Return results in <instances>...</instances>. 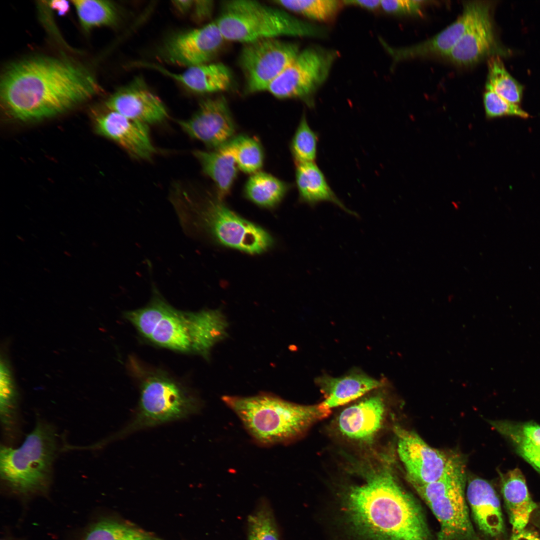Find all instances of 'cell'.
I'll use <instances>...</instances> for the list:
<instances>
[{
    "instance_id": "obj_39",
    "label": "cell",
    "mask_w": 540,
    "mask_h": 540,
    "mask_svg": "<svg viewBox=\"0 0 540 540\" xmlns=\"http://www.w3.org/2000/svg\"><path fill=\"white\" fill-rule=\"evenodd\" d=\"M344 4L353 6L363 9L374 11L380 8V0H342Z\"/></svg>"
},
{
    "instance_id": "obj_6",
    "label": "cell",
    "mask_w": 540,
    "mask_h": 540,
    "mask_svg": "<svg viewBox=\"0 0 540 540\" xmlns=\"http://www.w3.org/2000/svg\"><path fill=\"white\" fill-rule=\"evenodd\" d=\"M466 480L463 461L452 456L440 478L425 485L412 486L440 524L437 540H481L470 517L465 494Z\"/></svg>"
},
{
    "instance_id": "obj_8",
    "label": "cell",
    "mask_w": 540,
    "mask_h": 540,
    "mask_svg": "<svg viewBox=\"0 0 540 540\" xmlns=\"http://www.w3.org/2000/svg\"><path fill=\"white\" fill-rule=\"evenodd\" d=\"M339 56L336 50L318 45L305 48L266 91L276 98L299 99L312 107L313 96L328 80Z\"/></svg>"
},
{
    "instance_id": "obj_29",
    "label": "cell",
    "mask_w": 540,
    "mask_h": 540,
    "mask_svg": "<svg viewBox=\"0 0 540 540\" xmlns=\"http://www.w3.org/2000/svg\"><path fill=\"white\" fill-rule=\"evenodd\" d=\"M273 2L288 11L320 22L334 19L343 4L337 0H279Z\"/></svg>"
},
{
    "instance_id": "obj_33",
    "label": "cell",
    "mask_w": 540,
    "mask_h": 540,
    "mask_svg": "<svg viewBox=\"0 0 540 540\" xmlns=\"http://www.w3.org/2000/svg\"><path fill=\"white\" fill-rule=\"evenodd\" d=\"M230 140L238 168L248 174L258 172L264 161L263 150L258 141L244 135L233 138Z\"/></svg>"
},
{
    "instance_id": "obj_34",
    "label": "cell",
    "mask_w": 540,
    "mask_h": 540,
    "mask_svg": "<svg viewBox=\"0 0 540 540\" xmlns=\"http://www.w3.org/2000/svg\"><path fill=\"white\" fill-rule=\"evenodd\" d=\"M18 396L10 372L4 364L0 366V416L4 430L13 428L17 416Z\"/></svg>"
},
{
    "instance_id": "obj_7",
    "label": "cell",
    "mask_w": 540,
    "mask_h": 540,
    "mask_svg": "<svg viewBox=\"0 0 540 540\" xmlns=\"http://www.w3.org/2000/svg\"><path fill=\"white\" fill-rule=\"evenodd\" d=\"M199 408L198 400L180 384L163 374H149L141 383L138 406L132 420L108 440L185 418Z\"/></svg>"
},
{
    "instance_id": "obj_10",
    "label": "cell",
    "mask_w": 540,
    "mask_h": 540,
    "mask_svg": "<svg viewBox=\"0 0 540 540\" xmlns=\"http://www.w3.org/2000/svg\"><path fill=\"white\" fill-rule=\"evenodd\" d=\"M300 51L297 44L280 38L244 44L238 62L244 75L246 92L253 94L266 91Z\"/></svg>"
},
{
    "instance_id": "obj_24",
    "label": "cell",
    "mask_w": 540,
    "mask_h": 540,
    "mask_svg": "<svg viewBox=\"0 0 540 540\" xmlns=\"http://www.w3.org/2000/svg\"><path fill=\"white\" fill-rule=\"evenodd\" d=\"M296 165V182L300 202L312 208L322 202H330L350 214L358 216L337 196L323 172L314 162Z\"/></svg>"
},
{
    "instance_id": "obj_15",
    "label": "cell",
    "mask_w": 540,
    "mask_h": 540,
    "mask_svg": "<svg viewBox=\"0 0 540 540\" xmlns=\"http://www.w3.org/2000/svg\"><path fill=\"white\" fill-rule=\"evenodd\" d=\"M97 132L119 144L132 157L148 160L155 152L148 126L109 110L96 118Z\"/></svg>"
},
{
    "instance_id": "obj_2",
    "label": "cell",
    "mask_w": 540,
    "mask_h": 540,
    "mask_svg": "<svg viewBox=\"0 0 540 540\" xmlns=\"http://www.w3.org/2000/svg\"><path fill=\"white\" fill-rule=\"evenodd\" d=\"M100 91L96 80L83 66L52 56H32L13 62L0 80L4 111L22 121L57 115Z\"/></svg>"
},
{
    "instance_id": "obj_44",
    "label": "cell",
    "mask_w": 540,
    "mask_h": 540,
    "mask_svg": "<svg viewBox=\"0 0 540 540\" xmlns=\"http://www.w3.org/2000/svg\"></svg>"
},
{
    "instance_id": "obj_35",
    "label": "cell",
    "mask_w": 540,
    "mask_h": 540,
    "mask_svg": "<svg viewBox=\"0 0 540 540\" xmlns=\"http://www.w3.org/2000/svg\"><path fill=\"white\" fill-rule=\"evenodd\" d=\"M248 524V540H278L274 517L268 508L250 516Z\"/></svg>"
},
{
    "instance_id": "obj_40",
    "label": "cell",
    "mask_w": 540,
    "mask_h": 540,
    "mask_svg": "<svg viewBox=\"0 0 540 540\" xmlns=\"http://www.w3.org/2000/svg\"><path fill=\"white\" fill-rule=\"evenodd\" d=\"M510 540H540V537L535 532L524 529L519 532L512 533Z\"/></svg>"
},
{
    "instance_id": "obj_37",
    "label": "cell",
    "mask_w": 540,
    "mask_h": 540,
    "mask_svg": "<svg viewBox=\"0 0 540 540\" xmlns=\"http://www.w3.org/2000/svg\"><path fill=\"white\" fill-rule=\"evenodd\" d=\"M422 2L414 0H382L380 8L392 14H418L421 12Z\"/></svg>"
},
{
    "instance_id": "obj_43",
    "label": "cell",
    "mask_w": 540,
    "mask_h": 540,
    "mask_svg": "<svg viewBox=\"0 0 540 540\" xmlns=\"http://www.w3.org/2000/svg\"><path fill=\"white\" fill-rule=\"evenodd\" d=\"M532 514L534 524L540 528V504H538Z\"/></svg>"
},
{
    "instance_id": "obj_9",
    "label": "cell",
    "mask_w": 540,
    "mask_h": 540,
    "mask_svg": "<svg viewBox=\"0 0 540 540\" xmlns=\"http://www.w3.org/2000/svg\"><path fill=\"white\" fill-rule=\"evenodd\" d=\"M174 204L176 211L196 212L204 226L225 246L253 254L265 251L272 244V238L266 231L239 216L220 202L210 200L199 210L179 203Z\"/></svg>"
},
{
    "instance_id": "obj_20",
    "label": "cell",
    "mask_w": 540,
    "mask_h": 540,
    "mask_svg": "<svg viewBox=\"0 0 540 540\" xmlns=\"http://www.w3.org/2000/svg\"><path fill=\"white\" fill-rule=\"evenodd\" d=\"M148 340L167 348L194 352L196 329L193 312L178 310L168 302Z\"/></svg>"
},
{
    "instance_id": "obj_26",
    "label": "cell",
    "mask_w": 540,
    "mask_h": 540,
    "mask_svg": "<svg viewBox=\"0 0 540 540\" xmlns=\"http://www.w3.org/2000/svg\"><path fill=\"white\" fill-rule=\"evenodd\" d=\"M490 424L508 439L519 454L540 473V425L533 422L491 421Z\"/></svg>"
},
{
    "instance_id": "obj_18",
    "label": "cell",
    "mask_w": 540,
    "mask_h": 540,
    "mask_svg": "<svg viewBox=\"0 0 540 540\" xmlns=\"http://www.w3.org/2000/svg\"><path fill=\"white\" fill-rule=\"evenodd\" d=\"M384 412L382 396H370L343 410L338 418V428L348 438L368 442L380 430Z\"/></svg>"
},
{
    "instance_id": "obj_4",
    "label": "cell",
    "mask_w": 540,
    "mask_h": 540,
    "mask_svg": "<svg viewBox=\"0 0 540 540\" xmlns=\"http://www.w3.org/2000/svg\"><path fill=\"white\" fill-rule=\"evenodd\" d=\"M216 22L226 40L244 44L281 36L322 38L328 32L282 8L252 0L224 2Z\"/></svg>"
},
{
    "instance_id": "obj_30",
    "label": "cell",
    "mask_w": 540,
    "mask_h": 540,
    "mask_svg": "<svg viewBox=\"0 0 540 540\" xmlns=\"http://www.w3.org/2000/svg\"><path fill=\"white\" fill-rule=\"evenodd\" d=\"M486 84L510 102L518 104L521 100L522 86L508 72L498 56H493L488 61Z\"/></svg>"
},
{
    "instance_id": "obj_32",
    "label": "cell",
    "mask_w": 540,
    "mask_h": 540,
    "mask_svg": "<svg viewBox=\"0 0 540 540\" xmlns=\"http://www.w3.org/2000/svg\"><path fill=\"white\" fill-rule=\"evenodd\" d=\"M318 132L309 126L303 113L290 142V150L296 164L314 162L317 158Z\"/></svg>"
},
{
    "instance_id": "obj_25",
    "label": "cell",
    "mask_w": 540,
    "mask_h": 540,
    "mask_svg": "<svg viewBox=\"0 0 540 540\" xmlns=\"http://www.w3.org/2000/svg\"><path fill=\"white\" fill-rule=\"evenodd\" d=\"M230 140L213 150H196L194 152L204 172L214 182L220 197L229 192L238 173V166Z\"/></svg>"
},
{
    "instance_id": "obj_41",
    "label": "cell",
    "mask_w": 540,
    "mask_h": 540,
    "mask_svg": "<svg viewBox=\"0 0 540 540\" xmlns=\"http://www.w3.org/2000/svg\"><path fill=\"white\" fill-rule=\"evenodd\" d=\"M194 0H184L172 2V6L180 14H186L192 10Z\"/></svg>"
},
{
    "instance_id": "obj_22",
    "label": "cell",
    "mask_w": 540,
    "mask_h": 540,
    "mask_svg": "<svg viewBox=\"0 0 540 540\" xmlns=\"http://www.w3.org/2000/svg\"><path fill=\"white\" fill-rule=\"evenodd\" d=\"M500 488L513 533L524 530L538 504L532 500L518 468L500 472Z\"/></svg>"
},
{
    "instance_id": "obj_38",
    "label": "cell",
    "mask_w": 540,
    "mask_h": 540,
    "mask_svg": "<svg viewBox=\"0 0 540 540\" xmlns=\"http://www.w3.org/2000/svg\"><path fill=\"white\" fill-rule=\"evenodd\" d=\"M214 3L212 0H194L192 9V17L196 22H202L212 16Z\"/></svg>"
},
{
    "instance_id": "obj_23",
    "label": "cell",
    "mask_w": 540,
    "mask_h": 540,
    "mask_svg": "<svg viewBox=\"0 0 540 540\" xmlns=\"http://www.w3.org/2000/svg\"><path fill=\"white\" fill-rule=\"evenodd\" d=\"M316 382L324 396L322 404L330 410L354 400L380 387V382L360 372H352L340 378L324 376Z\"/></svg>"
},
{
    "instance_id": "obj_11",
    "label": "cell",
    "mask_w": 540,
    "mask_h": 540,
    "mask_svg": "<svg viewBox=\"0 0 540 540\" xmlns=\"http://www.w3.org/2000/svg\"><path fill=\"white\" fill-rule=\"evenodd\" d=\"M394 432L398 456L412 486L428 484L442 476L452 455L430 446L413 431L396 426Z\"/></svg>"
},
{
    "instance_id": "obj_42",
    "label": "cell",
    "mask_w": 540,
    "mask_h": 540,
    "mask_svg": "<svg viewBox=\"0 0 540 540\" xmlns=\"http://www.w3.org/2000/svg\"><path fill=\"white\" fill-rule=\"evenodd\" d=\"M49 6L58 11L60 15L64 14L68 10L69 4L64 0H51L48 2Z\"/></svg>"
},
{
    "instance_id": "obj_31",
    "label": "cell",
    "mask_w": 540,
    "mask_h": 540,
    "mask_svg": "<svg viewBox=\"0 0 540 540\" xmlns=\"http://www.w3.org/2000/svg\"><path fill=\"white\" fill-rule=\"evenodd\" d=\"M72 2L76 10L80 24L85 29L112 25L117 19L116 8L108 1L75 0Z\"/></svg>"
},
{
    "instance_id": "obj_1",
    "label": "cell",
    "mask_w": 540,
    "mask_h": 540,
    "mask_svg": "<svg viewBox=\"0 0 540 540\" xmlns=\"http://www.w3.org/2000/svg\"><path fill=\"white\" fill-rule=\"evenodd\" d=\"M388 460L378 456L356 470L360 482L342 491L349 526L360 540H432L421 506L400 484Z\"/></svg>"
},
{
    "instance_id": "obj_36",
    "label": "cell",
    "mask_w": 540,
    "mask_h": 540,
    "mask_svg": "<svg viewBox=\"0 0 540 540\" xmlns=\"http://www.w3.org/2000/svg\"><path fill=\"white\" fill-rule=\"evenodd\" d=\"M484 104L486 115L490 118L503 116H516L523 118L528 117V114L518 104L505 100L487 84L484 96Z\"/></svg>"
},
{
    "instance_id": "obj_14",
    "label": "cell",
    "mask_w": 540,
    "mask_h": 540,
    "mask_svg": "<svg viewBox=\"0 0 540 540\" xmlns=\"http://www.w3.org/2000/svg\"><path fill=\"white\" fill-rule=\"evenodd\" d=\"M106 105L108 110L148 126L160 122L168 116L163 102L140 79L119 89Z\"/></svg>"
},
{
    "instance_id": "obj_12",
    "label": "cell",
    "mask_w": 540,
    "mask_h": 540,
    "mask_svg": "<svg viewBox=\"0 0 540 540\" xmlns=\"http://www.w3.org/2000/svg\"><path fill=\"white\" fill-rule=\"evenodd\" d=\"M226 41L216 20L201 27L176 34L165 42L164 58L188 68L211 62Z\"/></svg>"
},
{
    "instance_id": "obj_13",
    "label": "cell",
    "mask_w": 540,
    "mask_h": 540,
    "mask_svg": "<svg viewBox=\"0 0 540 540\" xmlns=\"http://www.w3.org/2000/svg\"><path fill=\"white\" fill-rule=\"evenodd\" d=\"M178 124L189 136L214 149L232 139L236 131L234 121L223 96L202 101L191 118Z\"/></svg>"
},
{
    "instance_id": "obj_28",
    "label": "cell",
    "mask_w": 540,
    "mask_h": 540,
    "mask_svg": "<svg viewBox=\"0 0 540 540\" xmlns=\"http://www.w3.org/2000/svg\"><path fill=\"white\" fill-rule=\"evenodd\" d=\"M82 540H162L131 525L104 518L92 524Z\"/></svg>"
},
{
    "instance_id": "obj_17",
    "label": "cell",
    "mask_w": 540,
    "mask_h": 540,
    "mask_svg": "<svg viewBox=\"0 0 540 540\" xmlns=\"http://www.w3.org/2000/svg\"><path fill=\"white\" fill-rule=\"evenodd\" d=\"M488 4L482 2L478 11L456 46L446 56L460 66L476 64L488 54L494 44V36Z\"/></svg>"
},
{
    "instance_id": "obj_5",
    "label": "cell",
    "mask_w": 540,
    "mask_h": 540,
    "mask_svg": "<svg viewBox=\"0 0 540 540\" xmlns=\"http://www.w3.org/2000/svg\"><path fill=\"white\" fill-rule=\"evenodd\" d=\"M57 446L54 429L39 422L18 448L1 446L0 474L4 484L20 494L44 492L50 482Z\"/></svg>"
},
{
    "instance_id": "obj_21",
    "label": "cell",
    "mask_w": 540,
    "mask_h": 540,
    "mask_svg": "<svg viewBox=\"0 0 540 540\" xmlns=\"http://www.w3.org/2000/svg\"><path fill=\"white\" fill-rule=\"evenodd\" d=\"M176 80L190 90L200 94L222 92L231 88L233 77L230 70L221 62H210L188 68L182 73H173L163 68L142 64Z\"/></svg>"
},
{
    "instance_id": "obj_19",
    "label": "cell",
    "mask_w": 540,
    "mask_h": 540,
    "mask_svg": "<svg viewBox=\"0 0 540 540\" xmlns=\"http://www.w3.org/2000/svg\"><path fill=\"white\" fill-rule=\"evenodd\" d=\"M466 496L472 518L483 534L496 538L504 532L500 500L490 483L479 478L470 479Z\"/></svg>"
},
{
    "instance_id": "obj_3",
    "label": "cell",
    "mask_w": 540,
    "mask_h": 540,
    "mask_svg": "<svg viewBox=\"0 0 540 540\" xmlns=\"http://www.w3.org/2000/svg\"><path fill=\"white\" fill-rule=\"evenodd\" d=\"M222 400L238 417L253 440L264 446L292 442L331 412L322 402L302 405L268 393L249 396H224Z\"/></svg>"
},
{
    "instance_id": "obj_16",
    "label": "cell",
    "mask_w": 540,
    "mask_h": 540,
    "mask_svg": "<svg viewBox=\"0 0 540 540\" xmlns=\"http://www.w3.org/2000/svg\"><path fill=\"white\" fill-rule=\"evenodd\" d=\"M481 2L470 1L465 3L460 16L430 38L404 48H388V52L396 60L429 56H446L474 19Z\"/></svg>"
},
{
    "instance_id": "obj_27",
    "label": "cell",
    "mask_w": 540,
    "mask_h": 540,
    "mask_svg": "<svg viewBox=\"0 0 540 540\" xmlns=\"http://www.w3.org/2000/svg\"><path fill=\"white\" fill-rule=\"evenodd\" d=\"M290 186L266 172H258L246 181L245 196L256 204L271 208L278 204L285 196Z\"/></svg>"
}]
</instances>
